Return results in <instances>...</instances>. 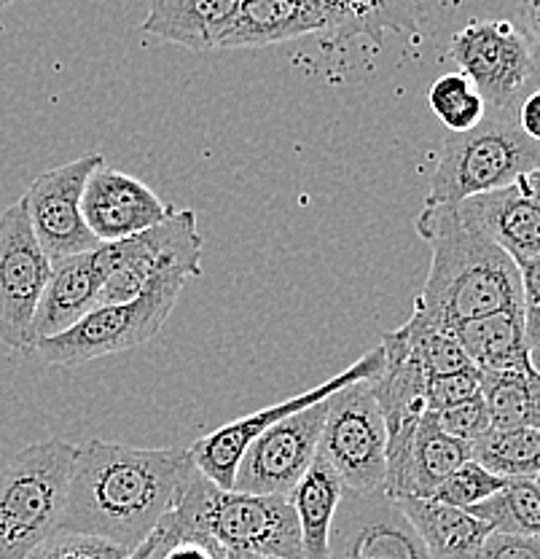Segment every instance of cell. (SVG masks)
<instances>
[{
  "mask_svg": "<svg viewBox=\"0 0 540 559\" xmlns=\"http://www.w3.org/2000/svg\"><path fill=\"white\" fill-rule=\"evenodd\" d=\"M505 485H508V479L490 474V471H487L484 465L476 463V460H468V463H463L455 474L446 476V479L433 489L431 500H439V503L446 506H457V509H470V506L481 503V500L501 492Z\"/></svg>",
  "mask_w": 540,
  "mask_h": 559,
  "instance_id": "f1b7e54d",
  "label": "cell"
},
{
  "mask_svg": "<svg viewBox=\"0 0 540 559\" xmlns=\"http://www.w3.org/2000/svg\"><path fill=\"white\" fill-rule=\"evenodd\" d=\"M530 366H532V369H536V371H540V345L530 349Z\"/></svg>",
  "mask_w": 540,
  "mask_h": 559,
  "instance_id": "60d3db41",
  "label": "cell"
},
{
  "mask_svg": "<svg viewBox=\"0 0 540 559\" xmlns=\"http://www.w3.org/2000/svg\"><path fill=\"white\" fill-rule=\"evenodd\" d=\"M400 336H404L409 353L420 360L422 369L428 371V377H441V374H455V371L468 369L473 366L468 360V355L463 353L460 342H457L455 329L449 325H441L435 320L425 318L420 310L411 312V318L400 325Z\"/></svg>",
  "mask_w": 540,
  "mask_h": 559,
  "instance_id": "484cf974",
  "label": "cell"
},
{
  "mask_svg": "<svg viewBox=\"0 0 540 559\" xmlns=\"http://www.w3.org/2000/svg\"><path fill=\"white\" fill-rule=\"evenodd\" d=\"M463 353L479 371L532 369L521 310L492 312L455 325Z\"/></svg>",
  "mask_w": 540,
  "mask_h": 559,
  "instance_id": "44dd1931",
  "label": "cell"
},
{
  "mask_svg": "<svg viewBox=\"0 0 540 559\" xmlns=\"http://www.w3.org/2000/svg\"><path fill=\"white\" fill-rule=\"evenodd\" d=\"M189 280H194V275H189L183 270L165 272L135 301L95 307L71 331L38 342L33 349H36L46 364L73 366L145 345L167 323L180 290L185 288Z\"/></svg>",
  "mask_w": 540,
  "mask_h": 559,
  "instance_id": "8992f818",
  "label": "cell"
},
{
  "mask_svg": "<svg viewBox=\"0 0 540 559\" xmlns=\"http://www.w3.org/2000/svg\"><path fill=\"white\" fill-rule=\"evenodd\" d=\"M428 105L449 132H468L487 116V103L463 73H446L428 90Z\"/></svg>",
  "mask_w": 540,
  "mask_h": 559,
  "instance_id": "83f0119b",
  "label": "cell"
},
{
  "mask_svg": "<svg viewBox=\"0 0 540 559\" xmlns=\"http://www.w3.org/2000/svg\"><path fill=\"white\" fill-rule=\"evenodd\" d=\"M240 0H154L143 33L194 51L218 49Z\"/></svg>",
  "mask_w": 540,
  "mask_h": 559,
  "instance_id": "ffe728a7",
  "label": "cell"
},
{
  "mask_svg": "<svg viewBox=\"0 0 540 559\" xmlns=\"http://www.w3.org/2000/svg\"><path fill=\"white\" fill-rule=\"evenodd\" d=\"M229 559H280V557H255V555H231Z\"/></svg>",
  "mask_w": 540,
  "mask_h": 559,
  "instance_id": "b9f144b4",
  "label": "cell"
},
{
  "mask_svg": "<svg viewBox=\"0 0 540 559\" xmlns=\"http://www.w3.org/2000/svg\"><path fill=\"white\" fill-rule=\"evenodd\" d=\"M481 374V401L487 406L492 428H519L536 425L530 399V369H503L479 371Z\"/></svg>",
  "mask_w": 540,
  "mask_h": 559,
  "instance_id": "4316f807",
  "label": "cell"
},
{
  "mask_svg": "<svg viewBox=\"0 0 540 559\" xmlns=\"http://www.w3.org/2000/svg\"><path fill=\"white\" fill-rule=\"evenodd\" d=\"M470 516L487 522L492 533L536 535L540 538V492L532 479H508L501 492L466 509Z\"/></svg>",
  "mask_w": 540,
  "mask_h": 559,
  "instance_id": "d4e9b609",
  "label": "cell"
},
{
  "mask_svg": "<svg viewBox=\"0 0 540 559\" xmlns=\"http://www.w3.org/2000/svg\"><path fill=\"white\" fill-rule=\"evenodd\" d=\"M317 454L339 474L345 489L387 492V428L371 380L331 395Z\"/></svg>",
  "mask_w": 540,
  "mask_h": 559,
  "instance_id": "ba28073f",
  "label": "cell"
},
{
  "mask_svg": "<svg viewBox=\"0 0 540 559\" xmlns=\"http://www.w3.org/2000/svg\"><path fill=\"white\" fill-rule=\"evenodd\" d=\"M530 380V399H532V417H536V428H540V371L530 369L527 374Z\"/></svg>",
  "mask_w": 540,
  "mask_h": 559,
  "instance_id": "f35d334b",
  "label": "cell"
},
{
  "mask_svg": "<svg viewBox=\"0 0 540 559\" xmlns=\"http://www.w3.org/2000/svg\"><path fill=\"white\" fill-rule=\"evenodd\" d=\"M323 27V14L310 0H240L218 49L272 46Z\"/></svg>",
  "mask_w": 540,
  "mask_h": 559,
  "instance_id": "ac0fdd59",
  "label": "cell"
},
{
  "mask_svg": "<svg viewBox=\"0 0 540 559\" xmlns=\"http://www.w3.org/2000/svg\"><path fill=\"white\" fill-rule=\"evenodd\" d=\"M159 544L151 559H229L213 538L200 533H176V530L159 524Z\"/></svg>",
  "mask_w": 540,
  "mask_h": 559,
  "instance_id": "d6a6232c",
  "label": "cell"
},
{
  "mask_svg": "<svg viewBox=\"0 0 540 559\" xmlns=\"http://www.w3.org/2000/svg\"><path fill=\"white\" fill-rule=\"evenodd\" d=\"M433 417L444 433H449L452 439L457 441H466V444H473L476 439H481V436L492 428L490 415H487V406L484 401H481V395L466 401V404H457L444 412H435Z\"/></svg>",
  "mask_w": 540,
  "mask_h": 559,
  "instance_id": "4dcf8cb0",
  "label": "cell"
},
{
  "mask_svg": "<svg viewBox=\"0 0 540 559\" xmlns=\"http://www.w3.org/2000/svg\"><path fill=\"white\" fill-rule=\"evenodd\" d=\"M51 275L25 202L0 213V342L11 349H33V318Z\"/></svg>",
  "mask_w": 540,
  "mask_h": 559,
  "instance_id": "8fae6325",
  "label": "cell"
},
{
  "mask_svg": "<svg viewBox=\"0 0 540 559\" xmlns=\"http://www.w3.org/2000/svg\"><path fill=\"white\" fill-rule=\"evenodd\" d=\"M470 460V444L452 439L449 433L439 428L433 412L422 417L420 428L415 433L409 463V489L406 498H431L433 489L449 474H455L463 463Z\"/></svg>",
  "mask_w": 540,
  "mask_h": 559,
  "instance_id": "603a6c76",
  "label": "cell"
},
{
  "mask_svg": "<svg viewBox=\"0 0 540 559\" xmlns=\"http://www.w3.org/2000/svg\"><path fill=\"white\" fill-rule=\"evenodd\" d=\"M470 460L503 479H536L540 474V428H490L470 444Z\"/></svg>",
  "mask_w": 540,
  "mask_h": 559,
  "instance_id": "cb8c5ba5",
  "label": "cell"
},
{
  "mask_svg": "<svg viewBox=\"0 0 540 559\" xmlns=\"http://www.w3.org/2000/svg\"><path fill=\"white\" fill-rule=\"evenodd\" d=\"M516 127L525 132L532 143H540V90L521 97L514 108Z\"/></svg>",
  "mask_w": 540,
  "mask_h": 559,
  "instance_id": "d590c367",
  "label": "cell"
},
{
  "mask_svg": "<svg viewBox=\"0 0 540 559\" xmlns=\"http://www.w3.org/2000/svg\"><path fill=\"white\" fill-rule=\"evenodd\" d=\"M382 364H385V353H382V345H376L374 349H369L363 358H358L356 364L347 366L345 371H339V374L331 377V380L321 382L317 388L293 395V399L280 401V404L275 406H266V409L261 412H253V415L248 417L231 419V423L220 425L213 433L202 436L200 441L191 444L189 452L191 460H194V468L216 487L235 489L237 465H240L242 454L251 447L255 436L264 433L266 428H272V425L280 423V419L296 415V412L310 409V406L331 399V395L339 393L347 384L371 380V377L382 369Z\"/></svg>",
  "mask_w": 540,
  "mask_h": 559,
  "instance_id": "9c48e42d",
  "label": "cell"
},
{
  "mask_svg": "<svg viewBox=\"0 0 540 559\" xmlns=\"http://www.w3.org/2000/svg\"><path fill=\"white\" fill-rule=\"evenodd\" d=\"M476 559H540V538L536 535L490 533Z\"/></svg>",
  "mask_w": 540,
  "mask_h": 559,
  "instance_id": "e575fe53",
  "label": "cell"
},
{
  "mask_svg": "<svg viewBox=\"0 0 540 559\" xmlns=\"http://www.w3.org/2000/svg\"><path fill=\"white\" fill-rule=\"evenodd\" d=\"M481 393V374L476 366L455 371V374H441V377H428V412H444L449 406L466 404V401L476 399Z\"/></svg>",
  "mask_w": 540,
  "mask_h": 559,
  "instance_id": "f546056e",
  "label": "cell"
},
{
  "mask_svg": "<svg viewBox=\"0 0 540 559\" xmlns=\"http://www.w3.org/2000/svg\"><path fill=\"white\" fill-rule=\"evenodd\" d=\"M191 474L194 460L183 447L141 450L84 441L75 447L57 533L95 535L135 551L159 527Z\"/></svg>",
  "mask_w": 540,
  "mask_h": 559,
  "instance_id": "6da1fadb",
  "label": "cell"
},
{
  "mask_svg": "<svg viewBox=\"0 0 540 559\" xmlns=\"http://www.w3.org/2000/svg\"><path fill=\"white\" fill-rule=\"evenodd\" d=\"M11 3H14V0H0V11H3L5 5H11Z\"/></svg>",
  "mask_w": 540,
  "mask_h": 559,
  "instance_id": "7bdbcfd3",
  "label": "cell"
},
{
  "mask_svg": "<svg viewBox=\"0 0 540 559\" xmlns=\"http://www.w3.org/2000/svg\"><path fill=\"white\" fill-rule=\"evenodd\" d=\"M156 544H159V533H156V530H154V533H151L148 538H145L135 551H132L130 559H151V557H154Z\"/></svg>",
  "mask_w": 540,
  "mask_h": 559,
  "instance_id": "ab89813d",
  "label": "cell"
},
{
  "mask_svg": "<svg viewBox=\"0 0 540 559\" xmlns=\"http://www.w3.org/2000/svg\"><path fill=\"white\" fill-rule=\"evenodd\" d=\"M516 186H519V189L525 191V194L530 197V200H536L538 205H540V165L532 167V170L527 173V175H521V178L516 180Z\"/></svg>",
  "mask_w": 540,
  "mask_h": 559,
  "instance_id": "74e56055",
  "label": "cell"
},
{
  "mask_svg": "<svg viewBox=\"0 0 540 559\" xmlns=\"http://www.w3.org/2000/svg\"><path fill=\"white\" fill-rule=\"evenodd\" d=\"M73 454L71 441H36L0 471V559H27L57 533Z\"/></svg>",
  "mask_w": 540,
  "mask_h": 559,
  "instance_id": "277c9868",
  "label": "cell"
},
{
  "mask_svg": "<svg viewBox=\"0 0 540 559\" xmlns=\"http://www.w3.org/2000/svg\"><path fill=\"white\" fill-rule=\"evenodd\" d=\"M103 280L95 307L127 305L145 294L156 277L170 270L202 275V235L194 210H176L154 229L127 237L121 242L100 245Z\"/></svg>",
  "mask_w": 540,
  "mask_h": 559,
  "instance_id": "52a82bcc",
  "label": "cell"
},
{
  "mask_svg": "<svg viewBox=\"0 0 540 559\" xmlns=\"http://www.w3.org/2000/svg\"><path fill=\"white\" fill-rule=\"evenodd\" d=\"M100 280L103 266L97 248L55 261L49 283L40 294L36 318H33V347L51 336L65 334L81 318L95 310Z\"/></svg>",
  "mask_w": 540,
  "mask_h": 559,
  "instance_id": "e0dca14e",
  "label": "cell"
},
{
  "mask_svg": "<svg viewBox=\"0 0 540 559\" xmlns=\"http://www.w3.org/2000/svg\"><path fill=\"white\" fill-rule=\"evenodd\" d=\"M100 165H106V156L97 151L81 156L55 170L40 173L22 197L33 235L51 264L100 248L97 237L86 226L84 207H81L86 180Z\"/></svg>",
  "mask_w": 540,
  "mask_h": 559,
  "instance_id": "7c38bea8",
  "label": "cell"
},
{
  "mask_svg": "<svg viewBox=\"0 0 540 559\" xmlns=\"http://www.w3.org/2000/svg\"><path fill=\"white\" fill-rule=\"evenodd\" d=\"M538 165L540 143L516 127L514 110H487L473 130L446 135L425 205H457L468 197L505 189Z\"/></svg>",
  "mask_w": 540,
  "mask_h": 559,
  "instance_id": "5b68a950",
  "label": "cell"
},
{
  "mask_svg": "<svg viewBox=\"0 0 540 559\" xmlns=\"http://www.w3.org/2000/svg\"><path fill=\"white\" fill-rule=\"evenodd\" d=\"M398 503L431 559H476L492 533L490 524L476 520L457 506L415 498V495L398 498Z\"/></svg>",
  "mask_w": 540,
  "mask_h": 559,
  "instance_id": "d6986e66",
  "label": "cell"
},
{
  "mask_svg": "<svg viewBox=\"0 0 540 559\" xmlns=\"http://www.w3.org/2000/svg\"><path fill=\"white\" fill-rule=\"evenodd\" d=\"M519 16L527 44H530L532 55H536V66L540 68V0H519Z\"/></svg>",
  "mask_w": 540,
  "mask_h": 559,
  "instance_id": "8d00e7d4",
  "label": "cell"
},
{
  "mask_svg": "<svg viewBox=\"0 0 540 559\" xmlns=\"http://www.w3.org/2000/svg\"><path fill=\"white\" fill-rule=\"evenodd\" d=\"M44 549L49 559H130L132 555L110 540L75 533H55L46 540Z\"/></svg>",
  "mask_w": 540,
  "mask_h": 559,
  "instance_id": "1f68e13d",
  "label": "cell"
},
{
  "mask_svg": "<svg viewBox=\"0 0 540 559\" xmlns=\"http://www.w3.org/2000/svg\"><path fill=\"white\" fill-rule=\"evenodd\" d=\"M325 412H328V399L280 419L255 436L237 465V492L288 498L317 457Z\"/></svg>",
  "mask_w": 540,
  "mask_h": 559,
  "instance_id": "4fadbf2b",
  "label": "cell"
},
{
  "mask_svg": "<svg viewBox=\"0 0 540 559\" xmlns=\"http://www.w3.org/2000/svg\"><path fill=\"white\" fill-rule=\"evenodd\" d=\"M463 218L503 248L516 266L540 255V205L516 183L457 202Z\"/></svg>",
  "mask_w": 540,
  "mask_h": 559,
  "instance_id": "2e32d148",
  "label": "cell"
},
{
  "mask_svg": "<svg viewBox=\"0 0 540 559\" xmlns=\"http://www.w3.org/2000/svg\"><path fill=\"white\" fill-rule=\"evenodd\" d=\"M341 495H345V485H341L339 474L317 454L299 485L293 487V492L288 495L296 522H299L304 559L328 557L331 524H334Z\"/></svg>",
  "mask_w": 540,
  "mask_h": 559,
  "instance_id": "7402d4cb",
  "label": "cell"
},
{
  "mask_svg": "<svg viewBox=\"0 0 540 559\" xmlns=\"http://www.w3.org/2000/svg\"><path fill=\"white\" fill-rule=\"evenodd\" d=\"M415 229L433 248L415 310L449 329L492 312L521 310L516 261L470 226L457 205H422Z\"/></svg>",
  "mask_w": 540,
  "mask_h": 559,
  "instance_id": "7a4b0ae2",
  "label": "cell"
},
{
  "mask_svg": "<svg viewBox=\"0 0 540 559\" xmlns=\"http://www.w3.org/2000/svg\"><path fill=\"white\" fill-rule=\"evenodd\" d=\"M159 524L176 533L207 535L229 557L304 559L299 522L288 498L220 489L196 468Z\"/></svg>",
  "mask_w": 540,
  "mask_h": 559,
  "instance_id": "3957f363",
  "label": "cell"
},
{
  "mask_svg": "<svg viewBox=\"0 0 540 559\" xmlns=\"http://www.w3.org/2000/svg\"><path fill=\"white\" fill-rule=\"evenodd\" d=\"M532 481H536V487H538V492H540V474H538L536 479H532Z\"/></svg>",
  "mask_w": 540,
  "mask_h": 559,
  "instance_id": "ee69618b",
  "label": "cell"
},
{
  "mask_svg": "<svg viewBox=\"0 0 540 559\" xmlns=\"http://www.w3.org/2000/svg\"><path fill=\"white\" fill-rule=\"evenodd\" d=\"M521 277V320H525L527 347L540 345V255L519 264Z\"/></svg>",
  "mask_w": 540,
  "mask_h": 559,
  "instance_id": "836d02e7",
  "label": "cell"
},
{
  "mask_svg": "<svg viewBox=\"0 0 540 559\" xmlns=\"http://www.w3.org/2000/svg\"><path fill=\"white\" fill-rule=\"evenodd\" d=\"M325 559H431L404 509L387 492L345 489Z\"/></svg>",
  "mask_w": 540,
  "mask_h": 559,
  "instance_id": "5bb4252c",
  "label": "cell"
},
{
  "mask_svg": "<svg viewBox=\"0 0 540 559\" xmlns=\"http://www.w3.org/2000/svg\"><path fill=\"white\" fill-rule=\"evenodd\" d=\"M81 207L86 226L100 245L121 242L154 229L176 213V207L161 202L141 178L108 165H100L89 175Z\"/></svg>",
  "mask_w": 540,
  "mask_h": 559,
  "instance_id": "9a60e30c",
  "label": "cell"
},
{
  "mask_svg": "<svg viewBox=\"0 0 540 559\" xmlns=\"http://www.w3.org/2000/svg\"><path fill=\"white\" fill-rule=\"evenodd\" d=\"M449 51L487 110H514L538 70L525 33L508 20H470L455 33Z\"/></svg>",
  "mask_w": 540,
  "mask_h": 559,
  "instance_id": "30bf717a",
  "label": "cell"
}]
</instances>
